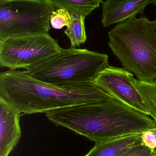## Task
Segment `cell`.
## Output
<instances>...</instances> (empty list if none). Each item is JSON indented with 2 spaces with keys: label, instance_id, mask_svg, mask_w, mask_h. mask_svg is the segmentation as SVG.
I'll return each instance as SVG.
<instances>
[{
  "label": "cell",
  "instance_id": "obj_6",
  "mask_svg": "<svg viewBox=\"0 0 156 156\" xmlns=\"http://www.w3.org/2000/svg\"><path fill=\"white\" fill-rule=\"evenodd\" d=\"M61 48L49 34L5 38L0 40V66L26 70Z\"/></svg>",
  "mask_w": 156,
  "mask_h": 156
},
{
  "label": "cell",
  "instance_id": "obj_5",
  "mask_svg": "<svg viewBox=\"0 0 156 156\" xmlns=\"http://www.w3.org/2000/svg\"><path fill=\"white\" fill-rule=\"evenodd\" d=\"M51 0H0V40L49 34Z\"/></svg>",
  "mask_w": 156,
  "mask_h": 156
},
{
  "label": "cell",
  "instance_id": "obj_13",
  "mask_svg": "<svg viewBox=\"0 0 156 156\" xmlns=\"http://www.w3.org/2000/svg\"><path fill=\"white\" fill-rule=\"evenodd\" d=\"M132 83L139 91L145 102L149 108L150 115L156 122V83L145 82L135 79Z\"/></svg>",
  "mask_w": 156,
  "mask_h": 156
},
{
  "label": "cell",
  "instance_id": "obj_11",
  "mask_svg": "<svg viewBox=\"0 0 156 156\" xmlns=\"http://www.w3.org/2000/svg\"><path fill=\"white\" fill-rule=\"evenodd\" d=\"M56 9L62 8L69 12L89 16L93 11L100 7L103 0H51Z\"/></svg>",
  "mask_w": 156,
  "mask_h": 156
},
{
  "label": "cell",
  "instance_id": "obj_2",
  "mask_svg": "<svg viewBox=\"0 0 156 156\" xmlns=\"http://www.w3.org/2000/svg\"><path fill=\"white\" fill-rule=\"evenodd\" d=\"M0 97L13 104L24 115L46 114L64 107L114 98L93 82L57 86L16 70L0 74Z\"/></svg>",
  "mask_w": 156,
  "mask_h": 156
},
{
  "label": "cell",
  "instance_id": "obj_14",
  "mask_svg": "<svg viewBox=\"0 0 156 156\" xmlns=\"http://www.w3.org/2000/svg\"><path fill=\"white\" fill-rule=\"evenodd\" d=\"M71 20V16L67 10L62 8L56 9L50 16V26L54 29H61L64 27H67Z\"/></svg>",
  "mask_w": 156,
  "mask_h": 156
},
{
  "label": "cell",
  "instance_id": "obj_1",
  "mask_svg": "<svg viewBox=\"0 0 156 156\" xmlns=\"http://www.w3.org/2000/svg\"><path fill=\"white\" fill-rule=\"evenodd\" d=\"M56 125L67 128L95 144L156 128V122L115 98L81 104L46 113Z\"/></svg>",
  "mask_w": 156,
  "mask_h": 156
},
{
  "label": "cell",
  "instance_id": "obj_7",
  "mask_svg": "<svg viewBox=\"0 0 156 156\" xmlns=\"http://www.w3.org/2000/svg\"><path fill=\"white\" fill-rule=\"evenodd\" d=\"M133 78V74L124 68L109 66L99 73L93 82L125 104L150 116L149 108L132 83Z\"/></svg>",
  "mask_w": 156,
  "mask_h": 156
},
{
  "label": "cell",
  "instance_id": "obj_3",
  "mask_svg": "<svg viewBox=\"0 0 156 156\" xmlns=\"http://www.w3.org/2000/svg\"><path fill=\"white\" fill-rule=\"evenodd\" d=\"M109 47L123 68L137 80H156V31L145 16L117 24L108 33Z\"/></svg>",
  "mask_w": 156,
  "mask_h": 156
},
{
  "label": "cell",
  "instance_id": "obj_12",
  "mask_svg": "<svg viewBox=\"0 0 156 156\" xmlns=\"http://www.w3.org/2000/svg\"><path fill=\"white\" fill-rule=\"evenodd\" d=\"M71 23L64 31L70 41L71 48L79 47L87 40L85 20L86 16L74 12H69Z\"/></svg>",
  "mask_w": 156,
  "mask_h": 156
},
{
  "label": "cell",
  "instance_id": "obj_17",
  "mask_svg": "<svg viewBox=\"0 0 156 156\" xmlns=\"http://www.w3.org/2000/svg\"><path fill=\"white\" fill-rule=\"evenodd\" d=\"M153 25H154V27L156 31V18L155 20H154L153 21Z\"/></svg>",
  "mask_w": 156,
  "mask_h": 156
},
{
  "label": "cell",
  "instance_id": "obj_8",
  "mask_svg": "<svg viewBox=\"0 0 156 156\" xmlns=\"http://www.w3.org/2000/svg\"><path fill=\"white\" fill-rule=\"evenodd\" d=\"M19 109L11 102L0 97V156H8L21 136Z\"/></svg>",
  "mask_w": 156,
  "mask_h": 156
},
{
  "label": "cell",
  "instance_id": "obj_10",
  "mask_svg": "<svg viewBox=\"0 0 156 156\" xmlns=\"http://www.w3.org/2000/svg\"><path fill=\"white\" fill-rule=\"evenodd\" d=\"M141 134L129 135L96 143L84 156H121L133 147L143 143Z\"/></svg>",
  "mask_w": 156,
  "mask_h": 156
},
{
  "label": "cell",
  "instance_id": "obj_4",
  "mask_svg": "<svg viewBox=\"0 0 156 156\" xmlns=\"http://www.w3.org/2000/svg\"><path fill=\"white\" fill-rule=\"evenodd\" d=\"M109 66L106 54L71 47L61 48L24 72L43 82L61 86L93 82Z\"/></svg>",
  "mask_w": 156,
  "mask_h": 156
},
{
  "label": "cell",
  "instance_id": "obj_19",
  "mask_svg": "<svg viewBox=\"0 0 156 156\" xmlns=\"http://www.w3.org/2000/svg\"><path fill=\"white\" fill-rule=\"evenodd\" d=\"M155 83H156V81H155Z\"/></svg>",
  "mask_w": 156,
  "mask_h": 156
},
{
  "label": "cell",
  "instance_id": "obj_15",
  "mask_svg": "<svg viewBox=\"0 0 156 156\" xmlns=\"http://www.w3.org/2000/svg\"><path fill=\"white\" fill-rule=\"evenodd\" d=\"M154 150H152L143 144L136 145L121 156H154Z\"/></svg>",
  "mask_w": 156,
  "mask_h": 156
},
{
  "label": "cell",
  "instance_id": "obj_16",
  "mask_svg": "<svg viewBox=\"0 0 156 156\" xmlns=\"http://www.w3.org/2000/svg\"><path fill=\"white\" fill-rule=\"evenodd\" d=\"M142 142L146 146L152 150L156 147V128L146 130L141 134Z\"/></svg>",
  "mask_w": 156,
  "mask_h": 156
},
{
  "label": "cell",
  "instance_id": "obj_18",
  "mask_svg": "<svg viewBox=\"0 0 156 156\" xmlns=\"http://www.w3.org/2000/svg\"><path fill=\"white\" fill-rule=\"evenodd\" d=\"M154 156H156V147L155 149H154Z\"/></svg>",
  "mask_w": 156,
  "mask_h": 156
},
{
  "label": "cell",
  "instance_id": "obj_9",
  "mask_svg": "<svg viewBox=\"0 0 156 156\" xmlns=\"http://www.w3.org/2000/svg\"><path fill=\"white\" fill-rule=\"evenodd\" d=\"M149 4L156 6V0H107L102 3V23L106 27L136 17Z\"/></svg>",
  "mask_w": 156,
  "mask_h": 156
}]
</instances>
